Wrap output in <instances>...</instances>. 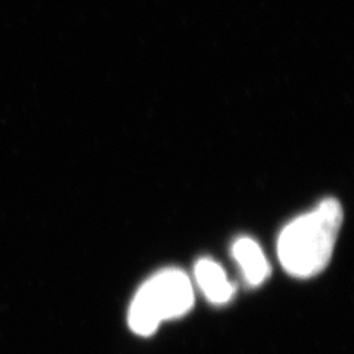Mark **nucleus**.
<instances>
[{
	"instance_id": "nucleus-3",
	"label": "nucleus",
	"mask_w": 354,
	"mask_h": 354,
	"mask_svg": "<svg viewBox=\"0 0 354 354\" xmlns=\"http://www.w3.org/2000/svg\"><path fill=\"white\" fill-rule=\"evenodd\" d=\"M195 279L208 301L214 304H225L234 297V283L227 279L223 268L214 260H199L195 264Z\"/></svg>"
},
{
	"instance_id": "nucleus-1",
	"label": "nucleus",
	"mask_w": 354,
	"mask_h": 354,
	"mask_svg": "<svg viewBox=\"0 0 354 354\" xmlns=\"http://www.w3.org/2000/svg\"><path fill=\"white\" fill-rule=\"evenodd\" d=\"M342 225V207L326 198L308 213L294 218L278 239L282 268L295 278H312L326 269Z\"/></svg>"
},
{
	"instance_id": "nucleus-4",
	"label": "nucleus",
	"mask_w": 354,
	"mask_h": 354,
	"mask_svg": "<svg viewBox=\"0 0 354 354\" xmlns=\"http://www.w3.org/2000/svg\"><path fill=\"white\" fill-rule=\"evenodd\" d=\"M232 254L239 264L243 278L250 285L256 286L268 279L270 266L256 241L248 236L239 238L232 247Z\"/></svg>"
},
{
	"instance_id": "nucleus-2",
	"label": "nucleus",
	"mask_w": 354,
	"mask_h": 354,
	"mask_svg": "<svg viewBox=\"0 0 354 354\" xmlns=\"http://www.w3.org/2000/svg\"><path fill=\"white\" fill-rule=\"evenodd\" d=\"M194 306V288L179 269H165L143 283L133 298L129 325L139 335L153 334L162 320L186 315Z\"/></svg>"
}]
</instances>
